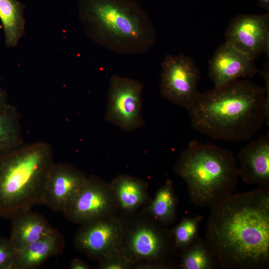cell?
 I'll return each mask as SVG.
<instances>
[{
    "mask_svg": "<svg viewBox=\"0 0 269 269\" xmlns=\"http://www.w3.org/2000/svg\"><path fill=\"white\" fill-rule=\"evenodd\" d=\"M161 67V96L188 111L199 94L200 70L191 58L182 53L167 55Z\"/></svg>",
    "mask_w": 269,
    "mask_h": 269,
    "instance_id": "obj_9",
    "label": "cell"
},
{
    "mask_svg": "<svg viewBox=\"0 0 269 269\" xmlns=\"http://www.w3.org/2000/svg\"><path fill=\"white\" fill-rule=\"evenodd\" d=\"M0 269H15V251L8 238L0 237Z\"/></svg>",
    "mask_w": 269,
    "mask_h": 269,
    "instance_id": "obj_24",
    "label": "cell"
},
{
    "mask_svg": "<svg viewBox=\"0 0 269 269\" xmlns=\"http://www.w3.org/2000/svg\"><path fill=\"white\" fill-rule=\"evenodd\" d=\"M202 220L203 217L199 215L184 217L171 230L177 253L199 238L200 225Z\"/></svg>",
    "mask_w": 269,
    "mask_h": 269,
    "instance_id": "obj_22",
    "label": "cell"
},
{
    "mask_svg": "<svg viewBox=\"0 0 269 269\" xmlns=\"http://www.w3.org/2000/svg\"><path fill=\"white\" fill-rule=\"evenodd\" d=\"M69 268L70 269H89L90 266L83 260L76 258L71 261Z\"/></svg>",
    "mask_w": 269,
    "mask_h": 269,
    "instance_id": "obj_25",
    "label": "cell"
},
{
    "mask_svg": "<svg viewBox=\"0 0 269 269\" xmlns=\"http://www.w3.org/2000/svg\"><path fill=\"white\" fill-rule=\"evenodd\" d=\"M259 5L267 10L269 11V0H257Z\"/></svg>",
    "mask_w": 269,
    "mask_h": 269,
    "instance_id": "obj_27",
    "label": "cell"
},
{
    "mask_svg": "<svg viewBox=\"0 0 269 269\" xmlns=\"http://www.w3.org/2000/svg\"><path fill=\"white\" fill-rule=\"evenodd\" d=\"M226 41L255 59L269 54V14H240L230 21L225 34Z\"/></svg>",
    "mask_w": 269,
    "mask_h": 269,
    "instance_id": "obj_11",
    "label": "cell"
},
{
    "mask_svg": "<svg viewBox=\"0 0 269 269\" xmlns=\"http://www.w3.org/2000/svg\"><path fill=\"white\" fill-rule=\"evenodd\" d=\"M22 145L18 112L11 105L0 114V155Z\"/></svg>",
    "mask_w": 269,
    "mask_h": 269,
    "instance_id": "obj_21",
    "label": "cell"
},
{
    "mask_svg": "<svg viewBox=\"0 0 269 269\" xmlns=\"http://www.w3.org/2000/svg\"><path fill=\"white\" fill-rule=\"evenodd\" d=\"M181 269H215L218 262L205 239L199 238L176 254Z\"/></svg>",
    "mask_w": 269,
    "mask_h": 269,
    "instance_id": "obj_20",
    "label": "cell"
},
{
    "mask_svg": "<svg viewBox=\"0 0 269 269\" xmlns=\"http://www.w3.org/2000/svg\"><path fill=\"white\" fill-rule=\"evenodd\" d=\"M123 235L121 252L135 269L179 268L171 230L138 211L121 216Z\"/></svg>",
    "mask_w": 269,
    "mask_h": 269,
    "instance_id": "obj_6",
    "label": "cell"
},
{
    "mask_svg": "<svg viewBox=\"0 0 269 269\" xmlns=\"http://www.w3.org/2000/svg\"><path fill=\"white\" fill-rule=\"evenodd\" d=\"M9 105L5 91L0 86V114Z\"/></svg>",
    "mask_w": 269,
    "mask_h": 269,
    "instance_id": "obj_26",
    "label": "cell"
},
{
    "mask_svg": "<svg viewBox=\"0 0 269 269\" xmlns=\"http://www.w3.org/2000/svg\"><path fill=\"white\" fill-rule=\"evenodd\" d=\"M100 269H130L134 264L120 250L108 254L97 260Z\"/></svg>",
    "mask_w": 269,
    "mask_h": 269,
    "instance_id": "obj_23",
    "label": "cell"
},
{
    "mask_svg": "<svg viewBox=\"0 0 269 269\" xmlns=\"http://www.w3.org/2000/svg\"><path fill=\"white\" fill-rule=\"evenodd\" d=\"M143 87L137 80L112 75L110 80L106 121L126 132L134 131L143 127Z\"/></svg>",
    "mask_w": 269,
    "mask_h": 269,
    "instance_id": "obj_7",
    "label": "cell"
},
{
    "mask_svg": "<svg viewBox=\"0 0 269 269\" xmlns=\"http://www.w3.org/2000/svg\"><path fill=\"white\" fill-rule=\"evenodd\" d=\"M74 224L84 223L119 213L110 184L98 177L87 176L64 211Z\"/></svg>",
    "mask_w": 269,
    "mask_h": 269,
    "instance_id": "obj_8",
    "label": "cell"
},
{
    "mask_svg": "<svg viewBox=\"0 0 269 269\" xmlns=\"http://www.w3.org/2000/svg\"><path fill=\"white\" fill-rule=\"evenodd\" d=\"M193 128L215 139H250L269 123V95L249 80H236L199 93L188 111Z\"/></svg>",
    "mask_w": 269,
    "mask_h": 269,
    "instance_id": "obj_2",
    "label": "cell"
},
{
    "mask_svg": "<svg viewBox=\"0 0 269 269\" xmlns=\"http://www.w3.org/2000/svg\"><path fill=\"white\" fill-rule=\"evenodd\" d=\"M254 60L226 41L210 60L208 74L215 87L240 78L252 77L260 72Z\"/></svg>",
    "mask_w": 269,
    "mask_h": 269,
    "instance_id": "obj_13",
    "label": "cell"
},
{
    "mask_svg": "<svg viewBox=\"0 0 269 269\" xmlns=\"http://www.w3.org/2000/svg\"><path fill=\"white\" fill-rule=\"evenodd\" d=\"M87 176L70 164L54 162L44 178L41 204L63 212Z\"/></svg>",
    "mask_w": 269,
    "mask_h": 269,
    "instance_id": "obj_12",
    "label": "cell"
},
{
    "mask_svg": "<svg viewBox=\"0 0 269 269\" xmlns=\"http://www.w3.org/2000/svg\"><path fill=\"white\" fill-rule=\"evenodd\" d=\"M110 184L121 216L137 212L152 200L148 193V184L142 179L122 174Z\"/></svg>",
    "mask_w": 269,
    "mask_h": 269,
    "instance_id": "obj_15",
    "label": "cell"
},
{
    "mask_svg": "<svg viewBox=\"0 0 269 269\" xmlns=\"http://www.w3.org/2000/svg\"><path fill=\"white\" fill-rule=\"evenodd\" d=\"M11 218L8 239L14 251L24 248L55 229L44 217L30 208L18 211Z\"/></svg>",
    "mask_w": 269,
    "mask_h": 269,
    "instance_id": "obj_16",
    "label": "cell"
},
{
    "mask_svg": "<svg viewBox=\"0 0 269 269\" xmlns=\"http://www.w3.org/2000/svg\"><path fill=\"white\" fill-rule=\"evenodd\" d=\"M191 202L210 207L233 194L239 173L234 153L215 145L190 141L173 166Z\"/></svg>",
    "mask_w": 269,
    "mask_h": 269,
    "instance_id": "obj_4",
    "label": "cell"
},
{
    "mask_svg": "<svg viewBox=\"0 0 269 269\" xmlns=\"http://www.w3.org/2000/svg\"><path fill=\"white\" fill-rule=\"evenodd\" d=\"M79 16L87 35L111 51L143 54L155 42L152 22L132 0H81Z\"/></svg>",
    "mask_w": 269,
    "mask_h": 269,
    "instance_id": "obj_3",
    "label": "cell"
},
{
    "mask_svg": "<svg viewBox=\"0 0 269 269\" xmlns=\"http://www.w3.org/2000/svg\"><path fill=\"white\" fill-rule=\"evenodd\" d=\"M205 240L224 269L269 268V188L233 194L211 207Z\"/></svg>",
    "mask_w": 269,
    "mask_h": 269,
    "instance_id": "obj_1",
    "label": "cell"
},
{
    "mask_svg": "<svg viewBox=\"0 0 269 269\" xmlns=\"http://www.w3.org/2000/svg\"><path fill=\"white\" fill-rule=\"evenodd\" d=\"M24 6L17 0H0V19L7 47L16 46L24 32Z\"/></svg>",
    "mask_w": 269,
    "mask_h": 269,
    "instance_id": "obj_19",
    "label": "cell"
},
{
    "mask_svg": "<svg viewBox=\"0 0 269 269\" xmlns=\"http://www.w3.org/2000/svg\"><path fill=\"white\" fill-rule=\"evenodd\" d=\"M65 245L64 236L57 229L15 251V269H33L45 261L61 254Z\"/></svg>",
    "mask_w": 269,
    "mask_h": 269,
    "instance_id": "obj_17",
    "label": "cell"
},
{
    "mask_svg": "<svg viewBox=\"0 0 269 269\" xmlns=\"http://www.w3.org/2000/svg\"><path fill=\"white\" fill-rule=\"evenodd\" d=\"M178 198L171 179H167L156 192L150 203L140 211L161 225L167 227L177 219Z\"/></svg>",
    "mask_w": 269,
    "mask_h": 269,
    "instance_id": "obj_18",
    "label": "cell"
},
{
    "mask_svg": "<svg viewBox=\"0 0 269 269\" xmlns=\"http://www.w3.org/2000/svg\"><path fill=\"white\" fill-rule=\"evenodd\" d=\"M123 230L122 218L119 213L88 222L80 225L74 238V245L90 260L97 261L120 250Z\"/></svg>",
    "mask_w": 269,
    "mask_h": 269,
    "instance_id": "obj_10",
    "label": "cell"
},
{
    "mask_svg": "<svg viewBox=\"0 0 269 269\" xmlns=\"http://www.w3.org/2000/svg\"><path fill=\"white\" fill-rule=\"evenodd\" d=\"M239 176L247 184L269 188V134L242 148L238 154Z\"/></svg>",
    "mask_w": 269,
    "mask_h": 269,
    "instance_id": "obj_14",
    "label": "cell"
},
{
    "mask_svg": "<svg viewBox=\"0 0 269 269\" xmlns=\"http://www.w3.org/2000/svg\"><path fill=\"white\" fill-rule=\"evenodd\" d=\"M54 163L45 142L21 145L0 155V217L41 204L46 174Z\"/></svg>",
    "mask_w": 269,
    "mask_h": 269,
    "instance_id": "obj_5",
    "label": "cell"
}]
</instances>
